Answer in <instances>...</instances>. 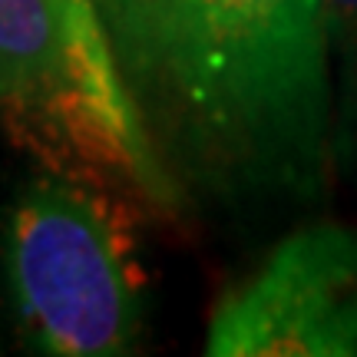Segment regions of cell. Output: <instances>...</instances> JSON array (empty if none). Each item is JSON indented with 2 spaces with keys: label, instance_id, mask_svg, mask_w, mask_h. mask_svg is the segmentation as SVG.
<instances>
[{
  "label": "cell",
  "instance_id": "1",
  "mask_svg": "<svg viewBox=\"0 0 357 357\" xmlns=\"http://www.w3.org/2000/svg\"><path fill=\"white\" fill-rule=\"evenodd\" d=\"M182 208L321 202L337 159L324 0H93Z\"/></svg>",
  "mask_w": 357,
  "mask_h": 357
},
{
  "label": "cell",
  "instance_id": "2",
  "mask_svg": "<svg viewBox=\"0 0 357 357\" xmlns=\"http://www.w3.org/2000/svg\"><path fill=\"white\" fill-rule=\"evenodd\" d=\"M0 116L47 172L182 208L93 0H0Z\"/></svg>",
  "mask_w": 357,
  "mask_h": 357
},
{
  "label": "cell",
  "instance_id": "3",
  "mask_svg": "<svg viewBox=\"0 0 357 357\" xmlns=\"http://www.w3.org/2000/svg\"><path fill=\"white\" fill-rule=\"evenodd\" d=\"M0 261L17 328L33 351H132L142 328V275L106 192L60 172L26 182L3 212Z\"/></svg>",
  "mask_w": 357,
  "mask_h": 357
},
{
  "label": "cell",
  "instance_id": "4",
  "mask_svg": "<svg viewBox=\"0 0 357 357\" xmlns=\"http://www.w3.org/2000/svg\"><path fill=\"white\" fill-rule=\"evenodd\" d=\"M212 357H357V225L314 222L222 294Z\"/></svg>",
  "mask_w": 357,
  "mask_h": 357
},
{
  "label": "cell",
  "instance_id": "5",
  "mask_svg": "<svg viewBox=\"0 0 357 357\" xmlns=\"http://www.w3.org/2000/svg\"><path fill=\"white\" fill-rule=\"evenodd\" d=\"M337 86V159H357V0H324Z\"/></svg>",
  "mask_w": 357,
  "mask_h": 357
}]
</instances>
